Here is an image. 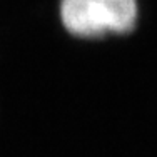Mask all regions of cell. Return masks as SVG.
Masks as SVG:
<instances>
[{"label":"cell","instance_id":"obj_1","mask_svg":"<svg viewBox=\"0 0 157 157\" xmlns=\"http://www.w3.org/2000/svg\"><path fill=\"white\" fill-rule=\"evenodd\" d=\"M62 27L77 39H100L109 33L124 35L136 29L137 0H60Z\"/></svg>","mask_w":157,"mask_h":157}]
</instances>
